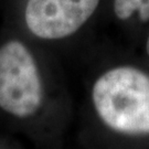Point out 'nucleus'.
I'll return each mask as SVG.
<instances>
[{
    "mask_svg": "<svg viewBox=\"0 0 149 149\" xmlns=\"http://www.w3.org/2000/svg\"><path fill=\"white\" fill-rule=\"evenodd\" d=\"M115 15L122 19H129L135 12H138L141 21L149 20V0H115Z\"/></svg>",
    "mask_w": 149,
    "mask_h": 149,
    "instance_id": "obj_4",
    "label": "nucleus"
},
{
    "mask_svg": "<svg viewBox=\"0 0 149 149\" xmlns=\"http://www.w3.org/2000/svg\"><path fill=\"white\" fill-rule=\"evenodd\" d=\"M96 112L108 127L126 135H149V75L132 66L103 74L93 87Z\"/></svg>",
    "mask_w": 149,
    "mask_h": 149,
    "instance_id": "obj_1",
    "label": "nucleus"
},
{
    "mask_svg": "<svg viewBox=\"0 0 149 149\" xmlns=\"http://www.w3.org/2000/svg\"><path fill=\"white\" fill-rule=\"evenodd\" d=\"M146 49H147V53L149 55V37H148V40H147V45H146Z\"/></svg>",
    "mask_w": 149,
    "mask_h": 149,
    "instance_id": "obj_5",
    "label": "nucleus"
},
{
    "mask_svg": "<svg viewBox=\"0 0 149 149\" xmlns=\"http://www.w3.org/2000/svg\"><path fill=\"white\" fill-rule=\"evenodd\" d=\"M42 100V86L36 61L18 41L0 48V107L18 117L37 111Z\"/></svg>",
    "mask_w": 149,
    "mask_h": 149,
    "instance_id": "obj_2",
    "label": "nucleus"
},
{
    "mask_svg": "<svg viewBox=\"0 0 149 149\" xmlns=\"http://www.w3.org/2000/svg\"><path fill=\"white\" fill-rule=\"evenodd\" d=\"M100 0H29L26 22L42 39H61L79 30L95 11Z\"/></svg>",
    "mask_w": 149,
    "mask_h": 149,
    "instance_id": "obj_3",
    "label": "nucleus"
}]
</instances>
